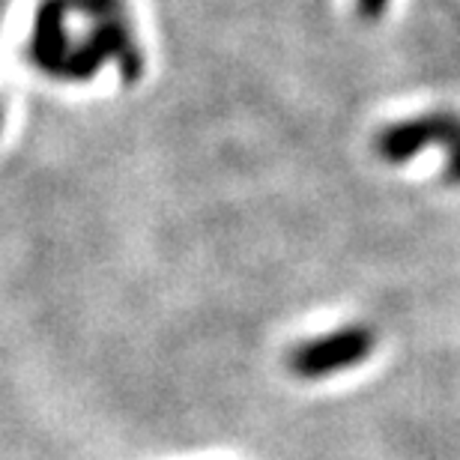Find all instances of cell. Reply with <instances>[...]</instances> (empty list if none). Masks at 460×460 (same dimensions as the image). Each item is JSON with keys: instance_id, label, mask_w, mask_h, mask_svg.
Here are the masks:
<instances>
[{"instance_id": "1", "label": "cell", "mask_w": 460, "mask_h": 460, "mask_svg": "<svg viewBox=\"0 0 460 460\" xmlns=\"http://www.w3.org/2000/svg\"><path fill=\"white\" fill-rule=\"evenodd\" d=\"M428 146H443L448 153L446 162V182L460 186V117L452 111L421 114L403 123H394L376 135V153L385 162L401 164L419 155Z\"/></svg>"}, {"instance_id": "2", "label": "cell", "mask_w": 460, "mask_h": 460, "mask_svg": "<svg viewBox=\"0 0 460 460\" xmlns=\"http://www.w3.org/2000/svg\"><path fill=\"white\" fill-rule=\"evenodd\" d=\"M376 347L374 329L367 326H344L338 332H329L323 338H311V341L299 344L290 353L293 374L305 376V380H317V376H332L358 367L367 362Z\"/></svg>"}, {"instance_id": "3", "label": "cell", "mask_w": 460, "mask_h": 460, "mask_svg": "<svg viewBox=\"0 0 460 460\" xmlns=\"http://www.w3.org/2000/svg\"><path fill=\"white\" fill-rule=\"evenodd\" d=\"M389 6V0H358V13L362 18H380Z\"/></svg>"}]
</instances>
